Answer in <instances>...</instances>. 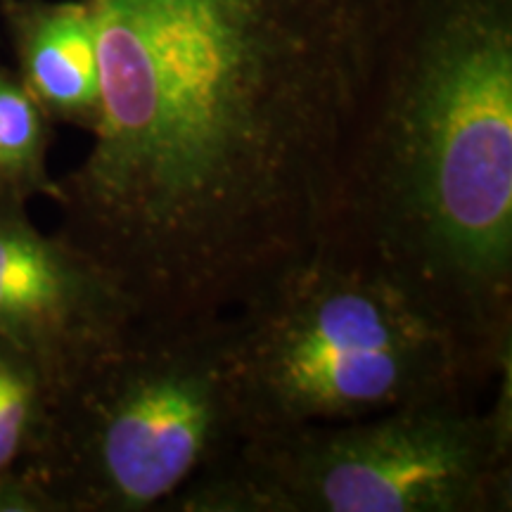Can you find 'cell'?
Returning a JSON list of instances; mask_svg holds the SVG:
<instances>
[{
  "label": "cell",
  "instance_id": "8",
  "mask_svg": "<svg viewBox=\"0 0 512 512\" xmlns=\"http://www.w3.org/2000/svg\"><path fill=\"white\" fill-rule=\"evenodd\" d=\"M53 126L15 67L0 60V197L22 204L57 200L60 185L50 171Z\"/></svg>",
  "mask_w": 512,
  "mask_h": 512
},
{
  "label": "cell",
  "instance_id": "5",
  "mask_svg": "<svg viewBox=\"0 0 512 512\" xmlns=\"http://www.w3.org/2000/svg\"><path fill=\"white\" fill-rule=\"evenodd\" d=\"M489 406L451 396L256 434L164 512H510L512 356Z\"/></svg>",
  "mask_w": 512,
  "mask_h": 512
},
{
  "label": "cell",
  "instance_id": "7",
  "mask_svg": "<svg viewBox=\"0 0 512 512\" xmlns=\"http://www.w3.org/2000/svg\"><path fill=\"white\" fill-rule=\"evenodd\" d=\"M15 72L53 124L93 133L100 55L88 0H0Z\"/></svg>",
  "mask_w": 512,
  "mask_h": 512
},
{
  "label": "cell",
  "instance_id": "2",
  "mask_svg": "<svg viewBox=\"0 0 512 512\" xmlns=\"http://www.w3.org/2000/svg\"><path fill=\"white\" fill-rule=\"evenodd\" d=\"M313 254L406 294L491 387L512 356V0H382Z\"/></svg>",
  "mask_w": 512,
  "mask_h": 512
},
{
  "label": "cell",
  "instance_id": "9",
  "mask_svg": "<svg viewBox=\"0 0 512 512\" xmlns=\"http://www.w3.org/2000/svg\"><path fill=\"white\" fill-rule=\"evenodd\" d=\"M50 403L34 363L0 339V477L27 465L46 430Z\"/></svg>",
  "mask_w": 512,
  "mask_h": 512
},
{
  "label": "cell",
  "instance_id": "3",
  "mask_svg": "<svg viewBox=\"0 0 512 512\" xmlns=\"http://www.w3.org/2000/svg\"><path fill=\"white\" fill-rule=\"evenodd\" d=\"M228 366L247 439L486 389L406 294L320 254L230 311Z\"/></svg>",
  "mask_w": 512,
  "mask_h": 512
},
{
  "label": "cell",
  "instance_id": "6",
  "mask_svg": "<svg viewBox=\"0 0 512 512\" xmlns=\"http://www.w3.org/2000/svg\"><path fill=\"white\" fill-rule=\"evenodd\" d=\"M138 311L117 280L29 204L0 197V339L34 363L50 399L117 347Z\"/></svg>",
  "mask_w": 512,
  "mask_h": 512
},
{
  "label": "cell",
  "instance_id": "1",
  "mask_svg": "<svg viewBox=\"0 0 512 512\" xmlns=\"http://www.w3.org/2000/svg\"><path fill=\"white\" fill-rule=\"evenodd\" d=\"M100 119L60 233L138 318L221 316L309 259L382 0H88Z\"/></svg>",
  "mask_w": 512,
  "mask_h": 512
},
{
  "label": "cell",
  "instance_id": "4",
  "mask_svg": "<svg viewBox=\"0 0 512 512\" xmlns=\"http://www.w3.org/2000/svg\"><path fill=\"white\" fill-rule=\"evenodd\" d=\"M230 313L138 318L50 403L22 467L53 512H164L245 441L228 366Z\"/></svg>",
  "mask_w": 512,
  "mask_h": 512
}]
</instances>
